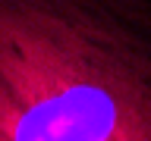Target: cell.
Returning <instances> with one entry per match:
<instances>
[{"mask_svg":"<svg viewBox=\"0 0 151 141\" xmlns=\"http://www.w3.org/2000/svg\"><path fill=\"white\" fill-rule=\"evenodd\" d=\"M0 141H151V0H0Z\"/></svg>","mask_w":151,"mask_h":141,"instance_id":"1","label":"cell"}]
</instances>
